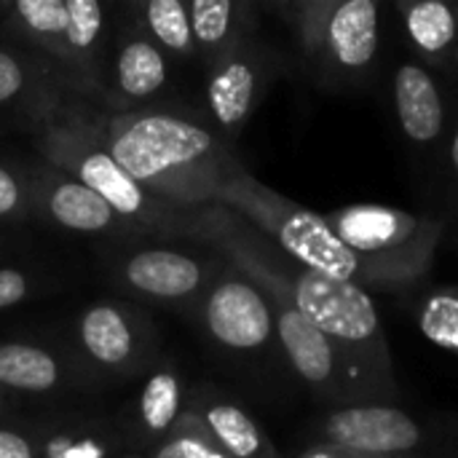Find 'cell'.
I'll return each mask as SVG.
<instances>
[{
	"instance_id": "6da1fadb",
	"label": "cell",
	"mask_w": 458,
	"mask_h": 458,
	"mask_svg": "<svg viewBox=\"0 0 458 458\" xmlns=\"http://www.w3.org/2000/svg\"><path fill=\"white\" fill-rule=\"evenodd\" d=\"M193 236L215 244L242 274L276 282L293 306L330 338L370 400L376 405H394V360L376 303L365 287L290 260L258 228L220 204L199 207Z\"/></svg>"
},
{
	"instance_id": "7a4b0ae2",
	"label": "cell",
	"mask_w": 458,
	"mask_h": 458,
	"mask_svg": "<svg viewBox=\"0 0 458 458\" xmlns=\"http://www.w3.org/2000/svg\"><path fill=\"white\" fill-rule=\"evenodd\" d=\"M89 113L121 169L174 207L217 204L223 188L244 172L225 142L188 115L164 110L97 113L91 107Z\"/></svg>"
},
{
	"instance_id": "3957f363",
	"label": "cell",
	"mask_w": 458,
	"mask_h": 458,
	"mask_svg": "<svg viewBox=\"0 0 458 458\" xmlns=\"http://www.w3.org/2000/svg\"><path fill=\"white\" fill-rule=\"evenodd\" d=\"M40 134L38 148L40 156L62 174L78 180L97 196H102L121 220L140 228H156L166 233L193 236L196 209L174 207L148 188H142L131 174L121 169L113 158L107 142L97 131L89 105L78 99H62L54 89L40 105Z\"/></svg>"
},
{
	"instance_id": "277c9868",
	"label": "cell",
	"mask_w": 458,
	"mask_h": 458,
	"mask_svg": "<svg viewBox=\"0 0 458 458\" xmlns=\"http://www.w3.org/2000/svg\"><path fill=\"white\" fill-rule=\"evenodd\" d=\"M217 204L244 217L279 252L311 271L354 282L360 287L394 290L378 266L349 250L335 236L325 215L284 199L274 188L258 182L247 169L223 188Z\"/></svg>"
},
{
	"instance_id": "5b68a950",
	"label": "cell",
	"mask_w": 458,
	"mask_h": 458,
	"mask_svg": "<svg viewBox=\"0 0 458 458\" xmlns=\"http://www.w3.org/2000/svg\"><path fill=\"white\" fill-rule=\"evenodd\" d=\"M276 11L319 86L357 89L370 75L381 43L378 0H290Z\"/></svg>"
},
{
	"instance_id": "8992f818",
	"label": "cell",
	"mask_w": 458,
	"mask_h": 458,
	"mask_svg": "<svg viewBox=\"0 0 458 458\" xmlns=\"http://www.w3.org/2000/svg\"><path fill=\"white\" fill-rule=\"evenodd\" d=\"M0 24L59 70L64 67L75 89H99L107 27V8L99 0H13Z\"/></svg>"
},
{
	"instance_id": "52a82bcc",
	"label": "cell",
	"mask_w": 458,
	"mask_h": 458,
	"mask_svg": "<svg viewBox=\"0 0 458 458\" xmlns=\"http://www.w3.org/2000/svg\"><path fill=\"white\" fill-rule=\"evenodd\" d=\"M325 217L349 250L386 274L394 290L424 279L443 236L437 217L384 204H352Z\"/></svg>"
},
{
	"instance_id": "ba28073f",
	"label": "cell",
	"mask_w": 458,
	"mask_h": 458,
	"mask_svg": "<svg viewBox=\"0 0 458 458\" xmlns=\"http://www.w3.org/2000/svg\"><path fill=\"white\" fill-rule=\"evenodd\" d=\"M317 445L370 458H458V419L424 421L397 405H349L311 429Z\"/></svg>"
},
{
	"instance_id": "9c48e42d",
	"label": "cell",
	"mask_w": 458,
	"mask_h": 458,
	"mask_svg": "<svg viewBox=\"0 0 458 458\" xmlns=\"http://www.w3.org/2000/svg\"><path fill=\"white\" fill-rule=\"evenodd\" d=\"M282 67V56L258 38L207 64V107L225 137L244 129Z\"/></svg>"
},
{
	"instance_id": "30bf717a",
	"label": "cell",
	"mask_w": 458,
	"mask_h": 458,
	"mask_svg": "<svg viewBox=\"0 0 458 458\" xmlns=\"http://www.w3.org/2000/svg\"><path fill=\"white\" fill-rule=\"evenodd\" d=\"M201 319L207 333L228 352L252 354L279 344L266 293L233 266L217 274L204 293Z\"/></svg>"
},
{
	"instance_id": "8fae6325",
	"label": "cell",
	"mask_w": 458,
	"mask_h": 458,
	"mask_svg": "<svg viewBox=\"0 0 458 458\" xmlns=\"http://www.w3.org/2000/svg\"><path fill=\"white\" fill-rule=\"evenodd\" d=\"M121 282L153 301H191L209 290L212 268L188 252L150 247L121 263Z\"/></svg>"
},
{
	"instance_id": "7c38bea8",
	"label": "cell",
	"mask_w": 458,
	"mask_h": 458,
	"mask_svg": "<svg viewBox=\"0 0 458 458\" xmlns=\"http://www.w3.org/2000/svg\"><path fill=\"white\" fill-rule=\"evenodd\" d=\"M78 341L102 368L126 370L145 352V327L129 309L105 301L78 317Z\"/></svg>"
},
{
	"instance_id": "4fadbf2b",
	"label": "cell",
	"mask_w": 458,
	"mask_h": 458,
	"mask_svg": "<svg viewBox=\"0 0 458 458\" xmlns=\"http://www.w3.org/2000/svg\"><path fill=\"white\" fill-rule=\"evenodd\" d=\"M191 411L228 458H284L274 448L266 429L239 403L204 392L191 400Z\"/></svg>"
},
{
	"instance_id": "5bb4252c",
	"label": "cell",
	"mask_w": 458,
	"mask_h": 458,
	"mask_svg": "<svg viewBox=\"0 0 458 458\" xmlns=\"http://www.w3.org/2000/svg\"><path fill=\"white\" fill-rule=\"evenodd\" d=\"M394 105L405 137L416 145H432L445 131V102L435 75L416 62L394 70Z\"/></svg>"
},
{
	"instance_id": "9a60e30c",
	"label": "cell",
	"mask_w": 458,
	"mask_h": 458,
	"mask_svg": "<svg viewBox=\"0 0 458 458\" xmlns=\"http://www.w3.org/2000/svg\"><path fill=\"white\" fill-rule=\"evenodd\" d=\"M191 30L196 54L204 64L217 62L250 38H255V3L244 0H191Z\"/></svg>"
},
{
	"instance_id": "2e32d148",
	"label": "cell",
	"mask_w": 458,
	"mask_h": 458,
	"mask_svg": "<svg viewBox=\"0 0 458 458\" xmlns=\"http://www.w3.org/2000/svg\"><path fill=\"white\" fill-rule=\"evenodd\" d=\"M397 8L416 51L435 67L458 72V3L403 0Z\"/></svg>"
},
{
	"instance_id": "e0dca14e",
	"label": "cell",
	"mask_w": 458,
	"mask_h": 458,
	"mask_svg": "<svg viewBox=\"0 0 458 458\" xmlns=\"http://www.w3.org/2000/svg\"><path fill=\"white\" fill-rule=\"evenodd\" d=\"M40 201L56 225L78 233H105L113 231L118 223H126L102 196H97L94 191H89L86 185L62 172L51 174L43 182Z\"/></svg>"
},
{
	"instance_id": "ac0fdd59",
	"label": "cell",
	"mask_w": 458,
	"mask_h": 458,
	"mask_svg": "<svg viewBox=\"0 0 458 458\" xmlns=\"http://www.w3.org/2000/svg\"><path fill=\"white\" fill-rule=\"evenodd\" d=\"M166 56L164 51L137 27L129 30L115 54V102L121 113L129 105L156 97L166 86Z\"/></svg>"
},
{
	"instance_id": "d6986e66",
	"label": "cell",
	"mask_w": 458,
	"mask_h": 458,
	"mask_svg": "<svg viewBox=\"0 0 458 458\" xmlns=\"http://www.w3.org/2000/svg\"><path fill=\"white\" fill-rule=\"evenodd\" d=\"M62 378V365L48 349L21 341L0 344V386L24 394H46L54 392Z\"/></svg>"
},
{
	"instance_id": "ffe728a7",
	"label": "cell",
	"mask_w": 458,
	"mask_h": 458,
	"mask_svg": "<svg viewBox=\"0 0 458 458\" xmlns=\"http://www.w3.org/2000/svg\"><path fill=\"white\" fill-rule=\"evenodd\" d=\"M185 413L182 405V381L174 370H156L137 400V421L140 432L150 440H164L180 424Z\"/></svg>"
},
{
	"instance_id": "44dd1931",
	"label": "cell",
	"mask_w": 458,
	"mask_h": 458,
	"mask_svg": "<svg viewBox=\"0 0 458 458\" xmlns=\"http://www.w3.org/2000/svg\"><path fill=\"white\" fill-rule=\"evenodd\" d=\"M140 30L161 48L177 56H196L188 3L182 0H142L134 5Z\"/></svg>"
},
{
	"instance_id": "7402d4cb",
	"label": "cell",
	"mask_w": 458,
	"mask_h": 458,
	"mask_svg": "<svg viewBox=\"0 0 458 458\" xmlns=\"http://www.w3.org/2000/svg\"><path fill=\"white\" fill-rule=\"evenodd\" d=\"M419 327L432 344L458 354V287H437L424 298Z\"/></svg>"
},
{
	"instance_id": "603a6c76",
	"label": "cell",
	"mask_w": 458,
	"mask_h": 458,
	"mask_svg": "<svg viewBox=\"0 0 458 458\" xmlns=\"http://www.w3.org/2000/svg\"><path fill=\"white\" fill-rule=\"evenodd\" d=\"M153 458H228L207 435V429L201 427L199 416L185 408L180 424L172 429V435H166L156 451Z\"/></svg>"
},
{
	"instance_id": "cb8c5ba5",
	"label": "cell",
	"mask_w": 458,
	"mask_h": 458,
	"mask_svg": "<svg viewBox=\"0 0 458 458\" xmlns=\"http://www.w3.org/2000/svg\"><path fill=\"white\" fill-rule=\"evenodd\" d=\"M35 75H38V70L30 59H24L16 51L0 48V107L21 99L30 89H38V91L54 89L48 81L38 83Z\"/></svg>"
},
{
	"instance_id": "d4e9b609",
	"label": "cell",
	"mask_w": 458,
	"mask_h": 458,
	"mask_svg": "<svg viewBox=\"0 0 458 458\" xmlns=\"http://www.w3.org/2000/svg\"><path fill=\"white\" fill-rule=\"evenodd\" d=\"M30 193L24 182L5 166H0V220L21 217L27 212Z\"/></svg>"
},
{
	"instance_id": "484cf974",
	"label": "cell",
	"mask_w": 458,
	"mask_h": 458,
	"mask_svg": "<svg viewBox=\"0 0 458 458\" xmlns=\"http://www.w3.org/2000/svg\"><path fill=\"white\" fill-rule=\"evenodd\" d=\"M30 293V279L27 274L16 268H0V311L21 303Z\"/></svg>"
},
{
	"instance_id": "4316f807",
	"label": "cell",
	"mask_w": 458,
	"mask_h": 458,
	"mask_svg": "<svg viewBox=\"0 0 458 458\" xmlns=\"http://www.w3.org/2000/svg\"><path fill=\"white\" fill-rule=\"evenodd\" d=\"M0 458H38V451L27 435L0 427Z\"/></svg>"
},
{
	"instance_id": "83f0119b",
	"label": "cell",
	"mask_w": 458,
	"mask_h": 458,
	"mask_svg": "<svg viewBox=\"0 0 458 458\" xmlns=\"http://www.w3.org/2000/svg\"><path fill=\"white\" fill-rule=\"evenodd\" d=\"M301 458H370L360 456V454H349V451H341V448H333V445H311L309 451H303Z\"/></svg>"
},
{
	"instance_id": "f1b7e54d",
	"label": "cell",
	"mask_w": 458,
	"mask_h": 458,
	"mask_svg": "<svg viewBox=\"0 0 458 458\" xmlns=\"http://www.w3.org/2000/svg\"><path fill=\"white\" fill-rule=\"evenodd\" d=\"M451 166H454V174H456L458 180V121L456 126H454V134H451Z\"/></svg>"
},
{
	"instance_id": "f546056e",
	"label": "cell",
	"mask_w": 458,
	"mask_h": 458,
	"mask_svg": "<svg viewBox=\"0 0 458 458\" xmlns=\"http://www.w3.org/2000/svg\"><path fill=\"white\" fill-rule=\"evenodd\" d=\"M11 5H13V0H0V21L5 19V13L11 11Z\"/></svg>"
},
{
	"instance_id": "4dcf8cb0",
	"label": "cell",
	"mask_w": 458,
	"mask_h": 458,
	"mask_svg": "<svg viewBox=\"0 0 458 458\" xmlns=\"http://www.w3.org/2000/svg\"><path fill=\"white\" fill-rule=\"evenodd\" d=\"M0 408H3V397H0Z\"/></svg>"
}]
</instances>
